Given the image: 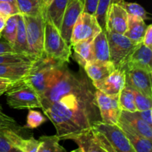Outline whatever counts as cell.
<instances>
[{
  "instance_id": "1",
  "label": "cell",
  "mask_w": 152,
  "mask_h": 152,
  "mask_svg": "<svg viewBox=\"0 0 152 152\" xmlns=\"http://www.w3.org/2000/svg\"><path fill=\"white\" fill-rule=\"evenodd\" d=\"M95 90L87 77L66 67L42 96V109L53 124L60 140H69L101 121Z\"/></svg>"
},
{
  "instance_id": "2",
  "label": "cell",
  "mask_w": 152,
  "mask_h": 152,
  "mask_svg": "<svg viewBox=\"0 0 152 152\" xmlns=\"http://www.w3.org/2000/svg\"><path fill=\"white\" fill-rule=\"evenodd\" d=\"M66 63L49 58L45 53L33 62L29 74L24 79L39 96L40 99L60 77Z\"/></svg>"
},
{
  "instance_id": "3",
  "label": "cell",
  "mask_w": 152,
  "mask_h": 152,
  "mask_svg": "<svg viewBox=\"0 0 152 152\" xmlns=\"http://www.w3.org/2000/svg\"><path fill=\"white\" fill-rule=\"evenodd\" d=\"M4 94L10 108L18 110L42 108L39 96L24 79L16 82Z\"/></svg>"
},
{
  "instance_id": "4",
  "label": "cell",
  "mask_w": 152,
  "mask_h": 152,
  "mask_svg": "<svg viewBox=\"0 0 152 152\" xmlns=\"http://www.w3.org/2000/svg\"><path fill=\"white\" fill-rule=\"evenodd\" d=\"M44 53L49 58L68 63L71 56V45L62 37L59 30L48 21H45Z\"/></svg>"
},
{
  "instance_id": "5",
  "label": "cell",
  "mask_w": 152,
  "mask_h": 152,
  "mask_svg": "<svg viewBox=\"0 0 152 152\" xmlns=\"http://www.w3.org/2000/svg\"><path fill=\"white\" fill-rule=\"evenodd\" d=\"M26 30L28 50L31 56L36 59L44 53V37L45 19L44 15L26 16L23 15Z\"/></svg>"
},
{
  "instance_id": "6",
  "label": "cell",
  "mask_w": 152,
  "mask_h": 152,
  "mask_svg": "<svg viewBox=\"0 0 152 152\" xmlns=\"http://www.w3.org/2000/svg\"><path fill=\"white\" fill-rule=\"evenodd\" d=\"M105 31L109 45L110 61L116 68H122L129 55L140 43L135 42L123 34Z\"/></svg>"
},
{
  "instance_id": "7",
  "label": "cell",
  "mask_w": 152,
  "mask_h": 152,
  "mask_svg": "<svg viewBox=\"0 0 152 152\" xmlns=\"http://www.w3.org/2000/svg\"><path fill=\"white\" fill-rule=\"evenodd\" d=\"M92 129L102 134L116 152H136L117 125H108L99 121L95 123Z\"/></svg>"
},
{
  "instance_id": "8",
  "label": "cell",
  "mask_w": 152,
  "mask_h": 152,
  "mask_svg": "<svg viewBox=\"0 0 152 152\" xmlns=\"http://www.w3.org/2000/svg\"><path fill=\"white\" fill-rule=\"evenodd\" d=\"M94 94L101 121L108 125L117 124L122 111L119 105V94L108 95L96 89Z\"/></svg>"
},
{
  "instance_id": "9",
  "label": "cell",
  "mask_w": 152,
  "mask_h": 152,
  "mask_svg": "<svg viewBox=\"0 0 152 152\" xmlns=\"http://www.w3.org/2000/svg\"><path fill=\"white\" fill-rule=\"evenodd\" d=\"M102 31L94 16L83 12L73 28L70 42L71 46L81 41L94 39Z\"/></svg>"
},
{
  "instance_id": "10",
  "label": "cell",
  "mask_w": 152,
  "mask_h": 152,
  "mask_svg": "<svg viewBox=\"0 0 152 152\" xmlns=\"http://www.w3.org/2000/svg\"><path fill=\"white\" fill-rule=\"evenodd\" d=\"M123 70L126 73V86L135 89L145 96L152 98V73L136 68Z\"/></svg>"
},
{
  "instance_id": "11",
  "label": "cell",
  "mask_w": 152,
  "mask_h": 152,
  "mask_svg": "<svg viewBox=\"0 0 152 152\" xmlns=\"http://www.w3.org/2000/svg\"><path fill=\"white\" fill-rule=\"evenodd\" d=\"M83 12V0H68L63 18L60 32L62 37L69 45L71 42V33L77 19Z\"/></svg>"
},
{
  "instance_id": "12",
  "label": "cell",
  "mask_w": 152,
  "mask_h": 152,
  "mask_svg": "<svg viewBox=\"0 0 152 152\" xmlns=\"http://www.w3.org/2000/svg\"><path fill=\"white\" fill-rule=\"evenodd\" d=\"M152 49L142 42L132 51L123 64L122 69L140 68L152 73Z\"/></svg>"
},
{
  "instance_id": "13",
  "label": "cell",
  "mask_w": 152,
  "mask_h": 152,
  "mask_svg": "<svg viewBox=\"0 0 152 152\" xmlns=\"http://www.w3.org/2000/svg\"><path fill=\"white\" fill-rule=\"evenodd\" d=\"M92 84L95 89L105 94H119L126 86V73L122 68H116L106 78Z\"/></svg>"
},
{
  "instance_id": "14",
  "label": "cell",
  "mask_w": 152,
  "mask_h": 152,
  "mask_svg": "<svg viewBox=\"0 0 152 152\" xmlns=\"http://www.w3.org/2000/svg\"><path fill=\"white\" fill-rule=\"evenodd\" d=\"M128 18L129 14L121 5L111 4L107 13L105 30L124 35L127 30Z\"/></svg>"
},
{
  "instance_id": "15",
  "label": "cell",
  "mask_w": 152,
  "mask_h": 152,
  "mask_svg": "<svg viewBox=\"0 0 152 152\" xmlns=\"http://www.w3.org/2000/svg\"><path fill=\"white\" fill-rule=\"evenodd\" d=\"M85 71L92 83L102 80L109 76L116 69L114 64L111 62L94 60L85 65Z\"/></svg>"
},
{
  "instance_id": "16",
  "label": "cell",
  "mask_w": 152,
  "mask_h": 152,
  "mask_svg": "<svg viewBox=\"0 0 152 152\" xmlns=\"http://www.w3.org/2000/svg\"><path fill=\"white\" fill-rule=\"evenodd\" d=\"M124 132L136 152H152V143L150 140L139 134L124 122L119 120L117 124Z\"/></svg>"
},
{
  "instance_id": "17",
  "label": "cell",
  "mask_w": 152,
  "mask_h": 152,
  "mask_svg": "<svg viewBox=\"0 0 152 152\" xmlns=\"http://www.w3.org/2000/svg\"><path fill=\"white\" fill-rule=\"evenodd\" d=\"M69 140L74 141L84 152H106L98 142L92 128L71 137Z\"/></svg>"
},
{
  "instance_id": "18",
  "label": "cell",
  "mask_w": 152,
  "mask_h": 152,
  "mask_svg": "<svg viewBox=\"0 0 152 152\" xmlns=\"http://www.w3.org/2000/svg\"><path fill=\"white\" fill-rule=\"evenodd\" d=\"M32 63L1 64L0 65V78L7 79L17 82L25 79L29 74Z\"/></svg>"
},
{
  "instance_id": "19",
  "label": "cell",
  "mask_w": 152,
  "mask_h": 152,
  "mask_svg": "<svg viewBox=\"0 0 152 152\" xmlns=\"http://www.w3.org/2000/svg\"><path fill=\"white\" fill-rule=\"evenodd\" d=\"M119 120L124 122L139 134L152 140V127L147 124L145 121L137 117L134 113L122 111Z\"/></svg>"
},
{
  "instance_id": "20",
  "label": "cell",
  "mask_w": 152,
  "mask_h": 152,
  "mask_svg": "<svg viewBox=\"0 0 152 152\" xmlns=\"http://www.w3.org/2000/svg\"><path fill=\"white\" fill-rule=\"evenodd\" d=\"M68 2V0H53L51 4L44 11L45 21L53 24L59 31L62 25V18Z\"/></svg>"
},
{
  "instance_id": "21",
  "label": "cell",
  "mask_w": 152,
  "mask_h": 152,
  "mask_svg": "<svg viewBox=\"0 0 152 152\" xmlns=\"http://www.w3.org/2000/svg\"><path fill=\"white\" fill-rule=\"evenodd\" d=\"M93 39L84 40L76 43L73 45L74 48V59L81 67L84 68L85 65L89 62L94 60L93 52Z\"/></svg>"
},
{
  "instance_id": "22",
  "label": "cell",
  "mask_w": 152,
  "mask_h": 152,
  "mask_svg": "<svg viewBox=\"0 0 152 152\" xmlns=\"http://www.w3.org/2000/svg\"><path fill=\"white\" fill-rule=\"evenodd\" d=\"M147 25L143 19L129 15L127 30L124 35L135 42L141 43Z\"/></svg>"
},
{
  "instance_id": "23",
  "label": "cell",
  "mask_w": 152,
  "mask_h": 152,
  "mask_svg": "<svg viewBox=\"0 0 152 152\" xmlns=\"http://www.w3.org/2000/svg\"><path fill=\"white\" fill-rule=\"evenodd\" d=\"M93 52L94 60L110 61L109 45L105 30H102L93 39Z\"/></svg>"
},
{
  "instance_id": "24",
  "label": "cell",
  "mask_w": 152,
  "mask_h": 152,
  "mask_svg": "<svg viewBox=\"0 0 152 152\" xmlns=\"http://www.w3.org/2000/svg\"><path fill=\"white\" fill-rule=\"evenodd\" d=\"M13 49L16 53L30 55L29 50H28V42H27L25 21H24L23 15L21 14V13H19V16H18L17 31H16L14 44L13 45Z\"/></svg>"
},
{
  "instance_id": "25",
  "label": "cell",
  "mask_w": 152,
  "mask_h": 152,
  "mask_svg": "<svg viewBox=\"0 0 152 152\" xmlns=\"http://www.w3.org/2000/svg\"><path fill=\"white\" fill-rule=\"evenodd\" d=\"M19 13L26 16L44 15L42 0H16Z\"/></svg>"
},
{
  "instance_id": "26",
  "label": "cell",
  "mask_w": 152,
  "mask_h": 152,
  "mask_svg": "<svg viewBox=\"0 0 152 152\" xmlns=\"http://www.w3.org/2000/svg\"><path fill=\"white\" fill-rule=\"evenodd\" d=\"M59 141L60 140L57 135L40 137L37 152H66L65 148L59 144Z\"/></svg>"
},
{
  "instance_id": "27",
  "label": "cell",
  "mask_w": 152,
  "mask_h": 152,
  "mask_svg": "<svg viewBox=\"0 0 152 152\" xmlns=\"http://www.w3.org/2000/svg\"><path fill=\"white\" fill-rule=\"evenodd\" d=\"M119 105L122 111L135 112L137 111L134 102L133 90L131 87L125 86L119 94Z\"/></svg>"
},
{
  "instance_id": "28",
  "label": "cell",
  "mask_w": 152,
  "mask_h": 152,
  "mask_svg": "<svg viewBox=\"0 0 152 152\" xmlns=\"http://www.w3.org/2000/svg\"><path fill=\"white\" fill-rule=\"evenodd\" d=\"M19 13L10 16L7 19L4 28L1 33V36L4 40L11 45L13 47L16 39V31H17L18 16Z\"/></svg>"
},
{
  "instance_id": "29",
  "label": "cell",
  "mask_w": 152,
  "mask_h": 152,
  "mask_svg": "<svg viewBox=\"0 0 152 152\" xmlns=\"http://www.w3.org/2000/svg\"><path fill=\"white\" fill-rule=\"evenodd\" d=\"M36 59L30 55L16 53H6L0 54V65L1 64H20L32 63Z\"/></svg>"
},
{
  "instance_id": "30",
  "label": "cell",
  "mask_w": 152,
  "mask_h": 152,
  "mask_svg": "<svg viewBox=\"0 0 152 152\" xmlns=\"http://www.w3.org/2000/svg\"><path fill=\"white\" fill-rule=\"evenodd\" d=\"M123 7V8L127 12V13L130 16L140 17L143 20L148 19V17L147 16L146 10L144 9L142 6L137 4L136 2H128V1H123L120 4Z\"/></svg>"
},
{
  "instance_id": "31",
  "label": "cell",
  "mask_w": 152,
  "mask_h": 152,
  "mask_svg": "<svg viewBox=\"0 0 152 152\" xmlns=\"http://www.w3.org/2000/svg\"><path fill=\"white\" fill-rule=\"evenodd\" d=\"M111 0H99L97 9H96V11L94 14L98 24L102 30H105L106 16L108 9L111 5Z\"/></svg>"
},
{
  "instance_id": "32",
  "label": "cell",
  "mask_w": 152,
  "mask_h": 152,
  "mask_svg": "<svg viewBox=\"0 0 152 152\" xmlns=\"http://www.w3.org/2000/svg\"><path fill=\"white\" fill-rule=\"evenodd\" d=\"M46 121V117L39 111L30 109L27 117L26 124L24 126L25 129H34L42 125Z\"/></svg>"
},
{
  "instance_id": "33",
  "label": "cell",
  "mask_w": 152,
  "mask_h": 152,
  "mask_svg": "<svg viewBox=\"0 0 152 152\" xmlns=\"http://www.w3.org/2000/svg\"><path fill=\"white\" fill-rule=\"evenodd\" d=\"M132 90H133L134 96V102L137 110L138 111H145V110L151 109L152 98L145 96V95H143L140 92L136 91L135 89L132 88Z\"/></svg>"
},
{
  "instance_id": "34",
  "label": "cell",
  "mask_w": 152,
  "mask_h": 152,
  "mask_svg": "<svg viewBox=\"0 0 152 152\" xmlns=\"http://www.w3.org/2000/svg\"><path fill=\"white\" fill-rule=\"evenodd\" d=\"M19 128L16 120L4 114L2 111L1 107L0 106V130L4 129H10L18 132L19 131Z\"/></svg>"
},
{
  "instance_id": "35",
  "label": "cell",
  "mask_w": 152,
  "mask_h": 152,
  "mask_svg": "<svg viewBox=\"0 0 152 152\" xmlns=\"http://www.w3.org/2000/svg\"><path fill=\"white\" fill-rule=\"evenodd\" d=\"M0 13L8 18L20 13L16 4L5 1H0Z\"/></svg>"
},
{
  "instance_id": "36",
  "label": "cell",
  "mask_w": 152,
  "mask_h": 152,
  "mask_svg": "<svg viewBox=\"0 0 152 152\" xmlns=\"http://www.w3.org/2000/svg\"><path fill=\"white\" fill-rule=\"evenodd\" d=\"M0 152H22L16 148L0 130Z\"/></svg>"
},
{
  "instance_id": "37",
  "label": "cell",
  "mask_w": 152,
  "mask_h": 152,
  "mask_svg": "<svg viewBox=\"0 0 152 152\" xmlns=\"http://www.w3.org/2000/svg\"><path fill=\"white\" fill-rule=\"evenodd\" d=\"M99 0H83V12L94 16Z\"/></svg>"
},
{
  "instance_id": "38",
  "label": "cell",
  "mask_w": 152,
  "mask_h": 152,
  "mask_svg": "<svg viewBox=\"0 0 152 152\" xmlns=\"http://www.w3.org/2000/svg\"><path fill=\"white\" fill-rule=\"evenodd\" d=\"M93 131H94V132L95 136H96L98 142H99V144H100L101 146H102V148H103L106 151V152H116L114 150V148L111 147V145H110L109 142H108V140L105 139V137L102 134H100L99 132H96V131L94 130V129H93Z\"/></svg>"
},
{
  "instance_id": "39",
  "label": "cell",
  "mask_w": 152,
  "mask_h": 152,
  "mask_svg": "<svg viewBox=\"0 0 152 152\" xmlns=\"http://www.w3.org/2000/svg\"><path fill=\"white\" fill-rule=\"evenodd\" d=\"M133 113L137 116V117H138L139 118H140L141 120L145 121L147 124H148L149 126H152V117H151L152 109L145 110V111H137Z\"/></svg>"
},
{
  "instance_id": "40",
  "label": "cell",
  "mask_w": 152,
  "mask_h": 152,
  "mask_svg": "<svg viewBox=\"0 0 152 152\" xmlns=\"http://www.w3.org/2000/svg\"><path fill=\"white\" fill-rule=\"evenodd\" d=\"M142 43L148 48H152V25L147 26L145 32L142 38Z\"/></svg>"
},
{
  "instance_id": "41",
  "label": "cell",
  "mask_w": 152,
  "mask_h": 152,
  "mask_svg": "<svg viewBox=\"0 0 152 152\" xmlns=\"http://www.w3.org/2000/svg\"><path fill=\"white\" fill-rule=\"evenodd\" d=\"M18 82V81H17ZM16 82L7 79L0 78V96L4 94Z\"/></svg>"
},
{
  "instance_id": "42",
  "label": "cell",
  "mask_w": 152,
  "mask_h": 152,
  "mask_svg": "<svg viewBox=\"0 0 152 152\" xmlns=\"http://www.w3.org/2000/svg\"><path fill=\"white\" fill-rule=\"evenodd\" d=\"M14 52L11 45L9 44L2 37L0 38V54L6 53H13Z\"/></svg>"
},
{
  "instance_id": "43",
  "label": "cell",
  "mask_w": 152,
  "mask_h": 152,
  "mask_svg": "<svg viewBox=\"0 0 152 152\" xmlns=\"http://www.w3.org/2000/svg\"><path fill=\"white\" fill-rule=\"evenodd\" d=\"M7 17L3 16V15H1V13H0V38L1 37V31H2L3 28H4V25H5V22H6V20H7Z\"/></svg>"
},
{
  "instance_id": "44",
  "label": "cell",
  "mask_w": 152,
  "mask_h": 152,
  "mask_svg": "<svg viewBox=\"0 0 152 152\" xmlns=\"http://www.w3.org/2000/svg\"><path fill=\"white\" fill-rule=\"evenodd\" d=\"M43 1V5H44V11L50 4L53 1V0H42Z\"/></svg>"
},
{
  "instance_id": "45",
  "label": "cell",
  "mask_w": 152,
  "mask_h": 152,
  "mask_svg": "<svg viewBox=\"0 0 152 152\" xmlns=\"http://www.w3.org/2000/svg\"><path fill=\"white\" fill-rule=\"evenodd\" d=\"M123 1H124V0H111V4H120V3H121Z\"/></svg>"
},
{
  "instance_id": "46",
  "label": "cell",
  "mask_w": 152,
  "mask_h": 152,
  "mask_svg": "<svg viewBox=\"0 0 152 152\" xmlns=\"http://www.w3.org/2000/svg\"><path fill=\"white\" fill-rule=\"evenodd\" d=\"M0 1H5V2H10L12 4H16V0H0Z\"/></svg>"
},
{
  "instance_id": "47",
  "label": "cell",
  "mask_w": 152,
  "mask_h": 152,
  "mask_svg": "<svg viewBox=\"0 0 152 152\" xmlns=\"http://www.w3.org/2000/svg\"><path fill=\"white\" fill-rule=\"evenodd\" d=\"M71 152H84V151H83V150L82 149V148H77V149L73 150V151H71Z\"/></svg>"
}]
</instances>
